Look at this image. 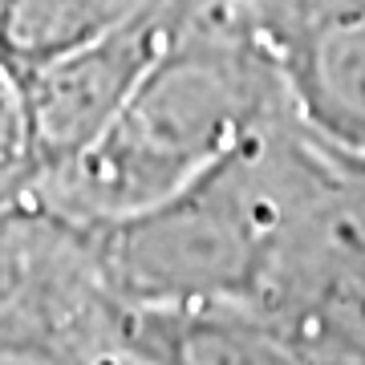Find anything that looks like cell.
Segmentation results:
<instances>
[{"label": "cell", "mask_w": 365, "mask_h": 365, "mask_svg": "<svg viewBox=\"0 0 365 365\" xmlns=\"http://www.w3.org/2000/svg\"><path fill=\"white\" fill-rule=\"evenodd\" d=\"M341 211L337 163L288 110L170 199L90 227L106 284L130 309H256L288 252Z\"/></svg>", "instance_id": "6da1fadb"}, {"label": "cell", "mask_w": 365, "mask_h": 365, "mask_svg": "<svg viewBox=\"0 0 365 365\" xmlns=\"http://www.w3.org/2000/svg\"><path fill=\"white\" fill-rule=\"evenodd\" d=\"M288 110L284 78L248 21L191 0L182 29L114 122L33 187L78 223L122 220L182 191Z\"/></svg>", "instance_id": "7a4b0ae2"}, {"label": "cell", "mask_w": 365, "mask_h": 365, "mask_svg": "<svg viewBox=\"0 0 365 365\" xmlns=\"http://www.w3.org/2000/svg\"><path fill=\"white\" fill-rule=\"evenodd\" d=\"M191 0H155L98 41L21 78L29 110L33 179L69 167L114 122L187 21Z\"/></svg>", "instance_id": "3957f363"}, {"label": "cell", "mask_w": 365, "mask_h": 365, "mask_svg": "<svg viewBox=\"0 0 365 365\" xmlns=\"http://www.w3.org/2000/svg\"><path fill=\"white\" fill-rule=\"evenodd\" d=\"M248 25L300 126L333 155L365 158V0H264Z\"/></svg>", "instance_id": "277c9868"}, {"label": "cell", "mask_w": 365, "mask_h": 365, "mask_svg": "<svg viewBox=\"0 0 365 365\" xmlns=\"http://www.w3.org/2000/svg\"><path fill=\"white\" fill-rule=\"evenodd\" d=\"M0 182H33L25 90L16 69L4 61H0Z\"/></svg>", "instance_id": "5b68a950"}, {"label": "cell", "mask_w": 365, "mask_h": 365, "mask_svg": "<svg viewBox=\"0 0 365 365\" xmlns=\"http://www.w3.org/2000/svg\"><path fill=\"white\" fill-rule=\"evenodd\" d=\"M329 158L337 163V175H341V187H345V207L349 215L365 227V158H341L329 150Z\"/></svg>", "instance_id": "8992f818"}, {"label": "cell", "mask_w": 365, "mask_h": 365, "mask_svg": "<svg viewBox=\"0 0 365 365\" xmlns=\"http://www.w3.org/2000/svg\"><path fill=\"white\" fill-rule=\"evenodd\" d=\"M357 264H361V276H365V227H361V248H357Z\"/></svg>", "instance_id": "52a82bcc"}]
</instances>
